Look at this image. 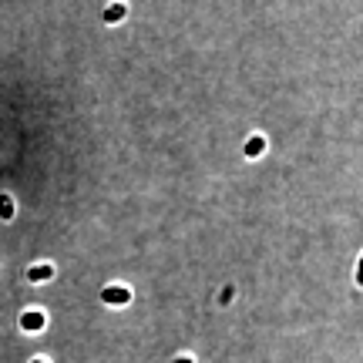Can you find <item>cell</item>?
Wrapping results in <instances>:
<instances>
[{
    "label": "cell",
    "mask_w": 363,
    "mask_h": 363,
    "mask_svg": "<svg viewBox=\"0 0 363 363\" xmlns=\"http://www.w3.org/2000/svg\"><path fill=\"white\" fill-rule=\"evenodd\" d=\"M121 17H125V3H111L108 14H104V20H111V24H118Z\"/></svg>",
    "instance_id": "1"
},
{
    "label": "cell",
    "mask_w": 363,
    "mask_h": 363,
    "mask_svg": "<svg viewBox=\"0 0 363 363\" xmlns=\"http://www.w3.org/2000/svg\"><path fill=\"white\" fill-rule=\"evenodd\" d=\"M104 299H111V303H121V299H128V289H108V293H104Z\"/></svg>",
    "instance_id": "2"
},
{
    "label": "cell",
    "mask_w": 363,
    "mask_h": 363,
    "mask_svg": "<svg viewBox=\"0 0 363 363\" xmlns=\"http://www.w3.org/2000/svg\"><path fill=\"white\" fill-rule=\"evenodd\" d=\"M51 276V266H37V269H31V279H47Z\"/></svg>",
    "instance_id": "3"
},
{
    "label": "cell",
    "mask_w": 363,
    "mask_h": 363,
    "mask_svg": "<svg viewBox=\"0 0 363 363\" xmlns=\"http://www.w3.org/2000/svg\"><path fill=\"white\" fill-rule=\"evenodd\" d=\"M10 205H14V202H10V198H7V195H3V198H0V215H3V219H10Z\"/></svg>",
    "instance_id": "4"
},
{
    "label": "cell",
    "mask_w": 363,
    "mask_h": 363,
    "mask_svg": "<svg viewBox=\"0 0 363 363\" xmlns=\"http://www.w3.org/2000/svg\"><path fill=\"white\" fill-rule=\"evenodd\" d=\"M40 323H44V316H37V313H34V316H27V320H24V326H27V330H37Z\"/></svg>",
    "instance_id": "5"
},
{
    "label": "cell",
    "mask_w": 363,
    "mask_h": 363,
    "mask_svg": "<svg viewBox=\"0 0 363 363\" xmlns=\"http://www.w3.org/2000/svg\"><path fill=\"white\" fill-rule=\"evenodd\" d=\"M259 148H263V138H252V141H249V148H246V152H249V155H259Z\"/></svg>",
    "instance_id": "6"
},
{
    "label": "cell",
    "mask_w": 363,
    "mask_h": 363,
    "mask_svg": "<svg viewBox=\"0 0 363 363\" xmlns=\"http://www.w3.org/2000/svg\"><path fill=\"white\" fill-rule=\"evenodd\" d=\"M175 363H192V357H178V360H175Z\"/></svg>",
    "instance_id": "7"
},
{
    "label": "cell",
    "mask_w": 363,
    "mask_h": 363,
    "mask_svg": "<svg viewBox=\"0 0 363 363\" xmlns=\"http://www.w3.org/2000/svg\"><path fill=\"white\" fill-rule=\"evenodd\" d=\"M34 363H40V360H34Z\"/></svg>",
    "instance_id": "8"
}]
</instances>
